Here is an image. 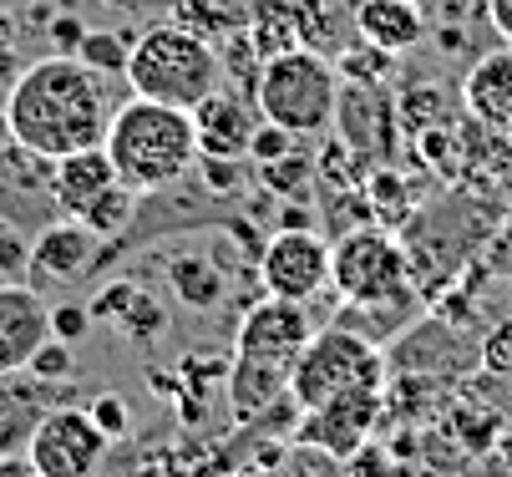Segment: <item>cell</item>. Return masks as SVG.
I'll list each match as a JSON object with an SVG mask.
<instances>
[{
  "label": "cell",
  "instance_id": "484cf974",
  "mask_svg": "<svg viewBox=\"0 0 512 477\" xmlns=\"http://www.w3.org/2000/svg\"><path fill=\"white\" fill-rule=\"evenodd\" d=\"M487 21L497 26L502 41H512V0H487Z\"/></svg>",
  "mask_w": 512,
  "mask_h": 477
},
{
  "label": "cell",
  "instance_id": "d4e9b609",
  "mask_svg": "<svg viewBox=\"0 0 512 477\" xmlns=\"http://www.w3.org/2000/svg\"><path fill=\"white\" fill-rule=\"evenodd\" d=\"M87 412L97 417V427H102V432H107L112 442H117V437L127 432V406H122V396H97V401L87 406Z\"/></svg>",
  "mask_w": 512,
  "mask_h": 477
},
{
  "label": "cell",
  "instance_id": "4316f807",
  "mask_svg": "<svg viewBox=\"0 0 512 477\" xmlns=\"http://www.w3.org/2000/svg\"><path fill=\"white\" fill-rule=\"evenodd\" d=\"M507 462H512V442H507Z\"/></svg>",
  "mask_w": 512,
  "mask_h": 477
},
{
  "label": "cell",
  "instance_id": "e0dca14e",
  "mask_svg": "<svg viewBox=\"0 0 512 477\" xmlns=\"http://www.w3.org/2000/svg\"><path fill=\"white\" fill-rule=\"evenodd\" d=\"M229 391H234V412L254 417V412H264L269 401H279V391H289V376H279L269 366H254V361H234Z\"/></svg>",
  "mask_w": 512,
  "mask_h": 477
},
{
  "label": "cell",
  "instance_id": "8fae6325",
  "mask_svg": "<svg viewBox=\"0 0 512 477\" xmlns=\"http://www.w3.org/2000/svg\"><path fill=\"white\" fill-rule=\"evenodd\" d=\"M51 335V305L31 285H0V376L26 371Z\"/></svg>",
  "mask_w": 512,
  "mask_h": 477
},
{
  "label": "cell",
  "instance_id": "9c48e42d",
  "mask_svg": "<svg viewBox=\"0 0 512 477\" xmlns=\"http://www.w3.org/2000/svg\"><path fill=\"white\" fill-rule=\"evenodd\" d=\"M259 280L279 300H305L310 305L330 285V244L320 234H310L305 224L279 229L259 254Z\"/></svg>",
  "mask_w": 512,
  "mask_h": 477
},
{
  "label": "cell",
  "instance_id": "2e32d148",
  "mask_svg": "<svg viewBox=\"0 0 512 477\" xmlns=\"http://www.w3.org/2000/svg\"><path fill=\"white\" fill-rule=\"evenodd\" d=\"M467 107L477 122L512 132V51H492L467 77Z\"/></svg>",
  "mask_w": 512,
  "mask_h": 477
},
{
  "label": "cell",
  "instance_id": "5b68a950",
  "mask_svg": "<svg viewBox=\"0 0 512 477\" xmlns=\"http://www.w3.org/2000/svg\"><path fill=\"white\" fill-rule=\"evenodd\" d=\"M381 376H386V356L376 340H365L350 325H330V330L310 335L305 356L289 371V396L300 401V412H310V406H320L340 391L381 386Z\"/></svg>",
  "mask_w": 512,
  "mask_h": 477
},
{
  "label": "cell",
  "instance_id": "6da1fadb",
  "mask_svg": "<svg viewBox=\"0 0 512 477\" xmlns=\"http://www.w3.org/2000/svg\"><path fill=\"white\" fill-rule=\"evenodd\" d=\"M112 112L117 107L107 72H97L82 56H41L6 97V132L21 153L56 163L66 153L102 148Z\"/></svg>",
  "mask_w": 512,
  "mask_h": 477
},
{
  "label": "cell",
  "instance_id": "ac0fdd59",
  "mask_svg": "<svg viewBox=\"0 0 512 477\" xmlns=\"http://www.w3.org/2000/svg\"><path fill=\"white\" fill-rule=\"evenodd\" d=\"M173 285H178L183 305H193V310H208V305H218V295H224V280H218V269H208V264H198V259H178Z\"/></svg>",
  "mask_w": 512,
  "mask_h": 477
},
{
  "label": "cell",
  "instance_id": "9a60e30c",
  "mask_svg": "<svg viewBox=\"0 0 512 477\" xmlns=\"http://www.w3.org/2000/svg\"><path fill=\"white\" fill-rule=\"evenodd\" d=\"M421 36H426V16L416 0H355V41L401 56Z\"/></svg>",
  "mask_w": 512,
  "mask_h": 477
},
{
  "label": "cell",
  "instance_id": "3957f363",
  "mask_svg": "<svg viewBox=\"0 0 512 477\" xmlns=\"http://www.w3.org/2000/svg\"><path fill=\"white\" fill-rule=\"evenodd\" d=\"M122 77H127L132 97H153V102L193 112L208 92L224 87V66H218V51L198 31L163 21V26H148L127 46Z\"/></svg>",
  "mask_w": 512,
  "mask_h": 477
},
{
  "label": "cell",
  "instance_id": "7402d4cb",
  "mask_svg": "<svg viewBox=\"0 0 512 477\" xmlns=\"http://www.w3.org/2000/svg\"><path fill=\"white\" fill-rule=\"evenodd\" d=\"M482 366L497 381H512V320H502L487 340H482Z\"/></svg>",
  "mask_w": 512,
  "mask_h": 477
},
{
  "label": "cell",
  "instance_id": "7c38bea8",
  "mask_svg": "<svg viewBox=\"0 0 512 477\" xmlns=\"http://www.w3.org/2000/svg\"><path fill=\"white\" fill-rule=\"evenodd\" d=\"M56 203H61V214L66 219H92L102 203L117 193V188H127L122 178H117V168H112V158H107V148H82V153H66V158H56Z\"/></svg>",
  "mask_w": 512,
  "mask_h": 477
},
{
  "label": "cell",
  "instance_id": "5bb4252c",
  "mask_svg": "<svg viewBox=\"0 0 512 477\" xmlns=\"http://www.w3.org/2000/svg\"><path fill=\"white\" fill-rule=\"evenodd\" d=\"M193 127H198V158H249V138L259 122L239 97L218 87L193 107Z\"/></svg>",
  "mask_w": 512,
  "mask_h": 477
},
{
  "label": "cell",
  "instance_id": "277c9868",
  "mask_svg": "<svg viewBox=\"0 0 512 477\" xmlns=\"http://www.w3.org/2000/svg\"><path fill=\"white\" fill-rule=\"evenodd\" d=\"M254 102L264 122H279L295 138H315V132L335 127V102H340V72L335 61L310 51V46H284L264 56Z\"/></svg>",
  "mask_w": 512,
  "mask_h": 477
},
{
  "label": "cell",
  "instance_id": "ba28073f",
  "mask_svg": "<svg viewBox=\"0 0 512 477\" xmlns=\"http://www.w3.org/2000/svg\"><path fill=\"white\" fill-rule=\"evenodd\" d=\"M310 335H315V320H310V305L305 300L269 295L264 305H254L244 315L234 361H254V366H269V371L289 376V371H295V361L305 356Z\"/></svg>",
  "mask_w": 512,
  "mask_h": 477
},
{
  "label": "cell",
  "instance_id": "7a4b0ae2",
  "mask_svg": "<svg viewBox=\"0 0 512 477\" xmlns=\"http://www.w3.org/2000/svg\"><path fill=\"white\" fill-rule=\"evenodd\" d=\"M117 178L142 198L183 183L198 168V127L188 107H168L153 97H127L102 138Z\"/></svg>",
  "mask_w": 512,
  "mask_h": 477
},
{
  "label": "cell",
  "instance_id": "52a82bcc",
  "mask_svg": "<svg viewBox=\"0 0 512 477\" xmlns=\"http://www.w3.org/2000/svg\"><path fill=\"white\" fill-rule=\"evenodd\" d=\"M107 447H112V437L82 406H56L26 437V457H31L36 477H92L102 467Z\"/></svg>",
  "mask_w": 512,
  "mask_h": 477
},
{
  "label": "cell",
  "instance_id": "ffe728a7",
  "mask_svg": "<svg viewBox=\"0 0 512 477\" xmlns=\"http://www.w3.org/2000/svg\"><path fill=\"white\" fill-rule=\"evenodd\" d=\"M289 153H295V132H284L279 122H264V117H259L254 138H249V158L264 168V163H274V158H289Z\"/></svg>",
  "mask_w": 512,
  "mask_h": 477
},
{
  "label": "cell",
  "instance_id": "603a6c76",
  "mask_svg": "<svg viewBox=\"0 0 512 477\" xmlns=\"http://www.w3.org/2000/svg\"><path fill=\"white\" fill-rule=\"evenodd\" d=\"M87 325H92V310L87 305H56L51 310V335L66 340V346H77V340L87 335Z\"/></svg>",
  "mask_w": 512,
  "mask_h": 477
},
{
  "label": "cell",
  "instance_id": "d6986e66",
  "mask_svg": "<svg viewBox=\"0 0 512 477\" xmlns=\"http://www.w3.org/2000/svg\"><path fill=\"white\" fill-rule=\"evenodd\" d=\"M26 371H36L41 381H66L71 371H77V351H71L66 340L46 335V340H41V351L31 356V366H26Z\"/></svg>",
  "mask_w": 512,
  "mask_h": 477
},
{
  "label": "cell",
  "instance_id": "8992f818",
  "mask_svg": "<svg viewBox=\"0 0 512 477\" xmlns=\"http://www.w3.org/2000/svg\"><path fill=\"white\" fill-rule=\"evenodd\" d=\"M330 290L345 305H381L411 295V254L386 229H350L330 244Z\"/></svg>",
  "mask_w": 512,
  "mask_h": 477
},
{
  "label": "cell",
  "instance_id": "44dd1931",
  "mask_svg": "<svg viewBox=\"0 0 512 477\" xmlns=\"http://www.w3.org/2000/svg\"><path fill=\"white\" fill-rule=\"evenodd\" d=\"M127 305H132V310H112V315H117L137 340H153V335L163 330V310H158L148 295H142V290H132V300H127Z\"/></svg>",
  "mask_w": 512,
  "mask_h": 477
},
{
  "label": "cell",
  "instance_id": "4fadbf2b",
  "mask_svg": "<svg viewBox=\"0 0 512 477\" xmlns=\"http://www.w3.org/2000/svg\"><path fill=\"white\" fill-rule=\"evenodd\" d=\"M102 234L97 229H87L82 219H61V224H51L41 239H36V254H31V264H36V280L46 275L51 285H77V280H87L92 275V264H97V254H102Z\"/></svg>",
  "mask_w": 512,
  "mask_h": 477
},
{
  "label": "cell",
  "instance_id": "30bf717a",
  "mask_svg": "<svg viewBox=\"0 0 512 477\" xmlns=\"http://www.w3.org/2000/svg\"><path fill=\"white\" fill-rule=\"evenodd\" d=\"M381 417V386H355V391H340L320 406H310L305 422H300V442L305 447H320L330 457H355L365 447Z\"/></svg>",
  "mask_w": 512,
  "mask_h": 477
},
{
  "label": "cell",
  "instance_id": "cb8c5ba5",
  "mask_svg": "<svg viewBox=\"0 0 512 477\" xmlns=\"http://www.w3.org/2000/svg\"><path fill=\"white\" fill-rule=\"evenodd\" d=\"M77 56L92 61L97 72H122V66H127V51L117 41H107V36H82V51Z\"/></svg>",
  "mask_w": 512,
  "mask_h": 477
}]
</instances>
